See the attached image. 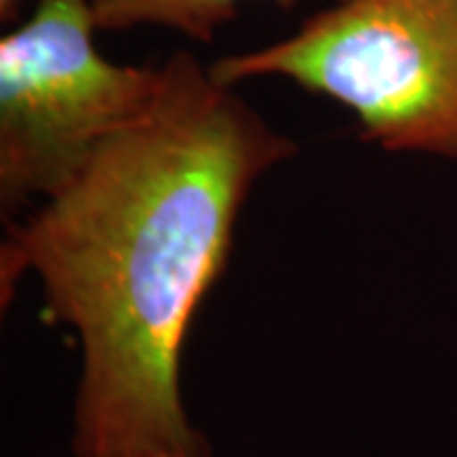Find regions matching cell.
<instances>
[{"label": "cell", "mask_w": 457, "mask_h": 457, "mask_svg": "<svg viewBox=\"0 0 457 457\" xmlns=\"http://www.w3.org/2000/svg\"><path fill=\"white\" fill-rule=\"evenodd\" d=\"M234 89L176 51L145 112L3 239V305L33 272L79 338L74 457L212 455L183 404V343L252 188L300 150Z\"/></svg>", "instance_id": "obj_1"}, {"label": "cell", "mask_w": 457, "mask_h": 457, "mask_svg": "<svg viewBox=\"0 0 457 457\" xmlns=\"http://www.w3.org/2000/svg\"><path fill=\"white\" fill-rule=\"evenodd\" d=\"M239 3L245 0H92V11L99 31L155 26L209 44L224 23L234 21ZM278 3L290 5L293 0Z\"/></svg>", "instance_id": "obj_4"}, {"label": "cell", "mask_w": 457, "mask_h": 457, "mask_svg": "<svg viewBox=\"0 0 457 457\" xmlns=\"http://www.w3.org/2000/svg\"><path fill=\"white\" fill-rule=\"evenodd\" d=\"M168 457H212V455H168Z\"/></svg>", "instance_id": "obj_6"}, {"label": "cell", "mask_w": 457, "mask_h": 457, "mask_svg": "<svg viewBox=\"0 0 457 457\" xmlns=\"http://www.w3.org/2000/svg\"><path fill=\"white\" fill-rule=\"evenodd\" d=\"M21 3H23V0H0V16H3V21L8 16H13Z\"/></svg>", "instance_id": "obj_5"}, {"label": "cell", "mask_w": 457, "mask_h": 457, "mask_svg": "<svg viewBox=\"0 0 457 457\" xmlns=\"http://www.w3.org/2000/svg\"><path fill=\"white\" fill-rule=\"evenodd\" d=\"M92 0H38L0 38V212L51 198L155 99L161 66L97 49Z\"/></svg>", "instance_id": "obj_3"}, {"label": "cell", "mask_w": 457, "mask_h": 457, "mask_svg": "<svg viewBox=\"0 0 457 457\" xmlns=\"http://www.w3.org/2000/svg\"><path fill=\"white\" fill-rule=\"evenodd\" d=\"M209 69L228 87L287 79L348 110L366 143L457 161V0H338Z\"/></svg>", "instance_id": "obj_2"}]
</instances>
